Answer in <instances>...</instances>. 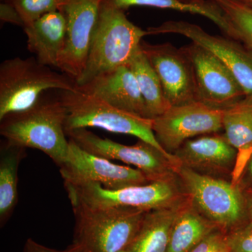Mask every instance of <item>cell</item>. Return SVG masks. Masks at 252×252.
Masks as SVG:
<instances>
[{
	"mask_svg": "<svg viewBox=\"0 0 252 252\" xmlns=\"http://www.w3.org/2000/svg\"><path fill=\"white\" fill-rule=\"evenodd\" d=\"M66 117L67 111L59 94L51 97L45 94L32 108L0 120V135L11 143L44 152L61 167L69 148Z\"/></svg>",
	"mask_w": 252,
	"mask_h": 252,
	"instance_id": "cell-1",
	"label": "cell"
},
{
	"mask_svg": "<svg viewBox=\"0 0 252 252\" xmlns=\"http://www.w3.org/2000/svg\"><path fill=\"white\" fill-rule=\"evenodd\" d=\"M148 35L131 22L126 11L102 2L94 28L84 72L76 86L85 84L97 74L127 65Z\"/></svg>",
	"mask_w": 252,
	"mask_h": 252,
	"instance_id": "cell-2",
	"label": "cell"
},
{
	"mask_svg": "<svg viewBox=\"0 0 252 252\" xmlns=\"http://www.w3.org/2000/svg\"><path fill=\"white\" fill-rule=\"evenodd\" d=\"M74 79L35 57L14 58L0 64V120L35 106L49 91H72Z\"/></svg>",
	"mask_w": 252,
	"mask_h": 252,
	"instance_id": "cell-3",
	"label": "cell"
},
{
	"mask_svg": "<svg viewBox=\"0 0 252 252\" xmlns=\"http://www.w3.org/2000/svg\"><path fill=\"white\" fill-rule=\"evenodd\" d=\"M74 241L86 252H120L128 248L146 211L128 207H94L72 203Z\"/></svg>",
	"mask_w": 252,
	"mask_h": 252,
	"instance_id": "cell-4",
	"label": "cell"
},
{
	"mask_svg": "<svg viewBox=\"0 0 252 252\" xmlns=\"http://www.w3.org/2000/svg\"><path fill=\"white\" fill-rule=\"evenodd\" d=\"M58 91L67 111L65 132L77 129L98 127L114 133L135 136L164 153L169 154L156 138L153 119L118 109L99 97L82 92L77 89V86L74 90Z\"/></svg>",
	"mask_w": 252,
	"mask_h": 252,
	"instance_id": "cell-5",
	"label": "cell"
},
{
	"mask_svg": "<svg viewBox=\"0 0 252 252\" xmlns=\"http://www.w3.org/2000/svg\"><path fill=\"white\" fill-rule=\"evenodd\" d=\"M177 176L195 207L222 231L228 234L249 221L243 190L231 180L182 166Z\"/></svg>",
	"mask_w": 252,
	"mask_h": 252,
	"instance_id": "cell-6",
	"label": "cell"
},
{
	"mask_svg": "<svg viewBox=\"0 0 252 252\" xmlns=\"http://www.w3.org/2000/svg\"><path fill=\"white\" fill-rule=\"evenodd\" d=\"M64 187L71 203L94 207H128L147 212L174 206L187 198L177 175L115 190L98 183L64 184Z\"/></svg>",
	"mask_w": 252,
	"mask_h": 252,
	"instance_id": "cell-7",
	"label": "cell"
},
{
	"mask_svg": "<svg viewBox=\"0 0 252 252\" xmlns=\"http://www.w3.org/2000/svg\"><path fill=\"white\" fill-rule=\"evenodd\" d=\"M66 135L86 152L109 160H120L138 169L149 182L177 175L181 167L173 154L164 153L144 141L139 140L135 145H124L99 137L87 128L69 131Z\"/></svg>",
	"mask_w": 252,
	"mask_h": 252,
	"instance_id": "cell-8",
	"label": "cell"
},
{
	"mask_svg": "<svg viewBox=\"0 0 252 252\" xmlns=\"http://www.w3.org/2000/svg\"><path fill=\"white\" fill-rule=\"evenodd\" d=\"M223 129V110L200 102L173 106L153 119L156 138L167 153L173 154L186 141L218 133Z\"/></svg>",
	"mask_w": 252,
	"mask_h": 252,
	"instance_id": "cell-9",
	"label": "cell"
},
{
	"mask_svg": "<svg viewBox=\"0 0 252 252\" xmlns=\"http://www.w3.org/2000/svg\"><path fill=\"white\" fill-rule=\"evenodd\" d=\"M69 140L67 158L60 167L64 184L98 183L104 188L115 190L150 182L138 169L114 163L109 159L86 152L74 141Z\"/></svg>",
	"mask_w": 252,
	"mask_h": 252,
	"instance_id": "cell-10",
	"label": "cell"
},
{
	"mask_svg": "<svg viewBox=\"0 0 252 252\" xmlns=\"http://www.w3.org/2000/svg\"><path fill=\"white\" fill-rule=\"evenodd\" d=\"M104 0H61L59 11L67 23L65 46L58 69L74 81L87 61L99 9Z\"/></svg>",
	"mask_w": 252,
	"mask_h": 252,
	"instance_id": "cell-11",
	"label": "cell"
},
{
	"mask_svg": "<svg viewBox=\"0 0 252 252\" xmlns=\"http://www.w3.org/2000/svg\"><path fill=\"white\" fill-rule=\"evenodd\" d=\"M148 34H176L211 52L230 69L246 97L252 96V54L228 36L212 35L196 24L168 21L147 30Z\"/></svg>",
	"mask_w": 252,
	"mask_h": 252,
	"instance_id": "cell-12",
	"label": "cell"
},
{
	"mask_svg": "<svg viewBox=\"0 0 252 252\" xmlns=\"http://www.w3.org/2000/svg\"><path fill=\"white\" fill-rule=\"evenodd\" d=\"M182 48L193 65L198 102L224 110L242 100L241 86L215 55L193 42Z\"/></svg>",
	"mask_w": 252,
	"mask_h": 252,
	"instance_id": "cell-13",
	"label": "cell"
},
{
	"mask_svg": "<svg viewBox=\"0 0 252 252\" xmlns=\"http://www.w3.org/2000/svg\"><path fill=\"white\" fill-rule=\"evenodd\" d=\"M140 47L160 79L171 107L198 101L193 65L183 48L177 49L170 43L152 44L143 40Z\"/></svg>",
	"mask_w": 252,
	"mask_h": 252,
	"instance_id": "cell-14",
	"label": "cell"
},
{
	"mask_svg": "<svg viewBox=\"0 0 252 252\" xmlns=\"http://www.w3.org/2000/svg\"><path fill=\"white\" fill-rule=\"evenodd\" d=\"M173 155L181 166L205 175L231 178L237 152L224 135L213 133L186 141Z\"/></svg>",
	"mask_w": 252,
	"mask_h": 252,
	"instance_id": "cell-15",
	"label": "cell"
},
{
	"mask_svg": "<svg viewBox=\"0 0 252 252\" xmlns=\"http://www.w3.org/2000/svg\"><path fill=\"white\" fill-rule=\"evenodd\" d=\"M76 86L118 109L149 119L138 84L127 65L100 73L85 84Z\"/></svg>",
	"mask_w": 252,
	"mask_h": 252,
	"instance_id": "cell-16",
	"label": "cell"
},
{
	"mask_svg": "<svg viewBox=\"0 0 252 252\" xmlns=\"http://www.w3.org/2000/svg\"><path fill=\"white\" fill-rule=\"evenodd\" d=\"M30 52L41 64L59 67L67 36L65 18L59 11L43 15L23 28Z\"/></svg>",
	"mask_w": 252,
	"mask_h": 252,
	"instance_id": "cell-17",
	"label": "cell"
},
{
	"mask_svg": "<svg viewBox=\"0 0 252 252\" xmlns=\"http://www.w3.org/2000/svg\"><path fill=\"white\" fill-rule=\"evenodd\" d=\"M223 130L225 138L237 152L230 180L239 186L252 156V96L223 110Z\"/></svg>",
	"mask_w": 252,
	"mask_h": 252,
	"instance_id": "cell-18",
	"label": "cell"
},
{
	"mask_svg": "<svg viewBox=\"0 0 252 252\" xmlns=\"http://www.w3.org/2000/svg\"><path fill=\"white\" fill-rule=\"evenodd\" d=\"M174 206L145 212L140 229L129 245L131 252H167L174 223L187 200Z\"/></svg>",
	"mask_w": 252,
	"mask_h": 252,
	"instance_id": "cell-19",
	"label": "cell"
},
{
	"mask_svg": "<svg viewBox=\"0 0 252 252\" xmlns=\"http://www.w3.org/2000/svg\"><path fill=\"white\" fill-rule=\"evenodd\" d=\"M220 229L187 200L176 219L167 252H189L214 230Z\"/></svg>",
	"mask_w": 252,
	"mask_h": 252,
	"instance_id": "cell-20",
	"label": "cell"
},
{
	"mask_svg": "<svg viewBox=\"0 0 252 252\" xmlns=\"http://www.w3.org/2000/svg\"><path fill=\"white\" fill-rule=\"evenodd\" d=\"M104 2L124 11L132 6H149L200 15L215 23L225 35L234 39L233 31L223 11L213 0H104Z\"/></svg>",
	"mask_w": 252,
	"mask_h": 252,
	"instance_id": "cell-21",
	"label": "cell"
},
{
	"mask_svg": "<svg viewBox=\"0 0 252 252\" xmlns=\"http://www.w3.org/2000/svg\"><path fill=\"white\" fill-rule=\"evenodd\" d=\"M26 148L4 140L0 147V224L4 226L18 203V171Z\"/></svg>",
	"mask_w": 252,
	"mask_h": 252,
	"instance_id": "cell-22",
	"label": "cell"
},
{
	"mask_svg": "<svg viewBox=\"0 0 252 252\" xmlns=\"http://www.w3.org/2000/svg\"><path fill=\"white\" fill-rule=\"evenodd\" d=\"M135 76L145 102L149 119L161 115L171 106L164 94L160 79L141 47L127 64Z\"/></svg>",
	"mask_w": 252,
	"mask_h": 252,
	"instance_id": "cell-23",
	"label": "cell"
},
{
	"mask_svg": "<svg viewBox=\"0 0 252 252\" xmlns=\"http://www.w3.org/2000/svg\"><path fill=\"white\" fill-rule=\"evenodd\" d=\"M223 11L234 39L243 41L252 50V6L230 0H213Z\"/></svg>",
	"mask_w": 252,
	"mask_h": 252,
	"instance_id": "cell-24",
	"label": "cell"
},
{
	"mask_svg": "<svg viewBox=\"0 0 252 252\" xmlns=\"http://www.w3.org/2000/svg\"><path fill=\"white\" fill-rule=\"evenodd\" d=\"M3 1L9 3L14 8L25 26L43 15L59 11L61 0H4Z\"/></svg>",
	"mask_w": 252,
	"mask_h": 252,
	"instance_id": "cell-25",
	"label": "cell"
},
{
	"mask_svg": "<svg viewBox=\"0 0 252 252\" xmlns=\"http://www.w3.org/2000/svg\"><path fill=\"white\" fill-rule=\"evenodd\" d=\"M189 252H232L228 234L221 230H214Z\"/></svg>",
	"mask_w": 252,
	"mask_h": 252,
	"instance_id": "cell-26",
	"label": "cell"
},
{
	"mask_svg": "<svg viewBox=\"0 0 252 252\" xmlns=\"http://www.w3.org/2000/svg\"><path fill=\"white\" fill-rule=\"evenodd\" d=\"M232 252H252V223L248 221L228 234Z\"/></svg>",
	"mask_w": 252,
	"mask_h": 252,
	"instance_id": "cell-27",
	"label": "cell"
},
{
	"mask_svg": "<svg viewBox=\"0 0 252 252\" xmlns=\"http://www.w3.org/2000/svg\"><path fill=\"white\" fill-rule=\"evenodd\" d=\"M23 252H86L82 248L76 244L72 243V245L68 247L64 250H57L51 249L36 243L32 238L28 239L25 244Z\"/></svg>",
	"mask_w": 252,
	"mask_h": 252,
	"instance_id": "cell-28",
	"label": "cell"
},
{
	"mask_svg": "<svg viewBox=\"0 0 252 252\" xmlns=\"http://www.w3.org/2000/svg\"><path fill=\"white\" fill-rule=\"evenodd\" d=\"M0 18L4 23H10L23 28V23L17 11L11 5L6 1H3L0 6Z\"/></svg>",
	"mask_w": 252,
	"mask_h": 252,
	"instance_id": "cell-29",
	"label": "cell"
},
{
	"mask_svg": "<svg viewBox=\"0 0 252 252\" xmlns=\"http://www.w3.org/2000/svg\"><path fill=\"white\" fill-rule=\"evenodd\" d=\"M239 187L243 190L252 189V156L244 170L243 176L239 183Z\"/></svg>",
	"mask_w": 252,
	"mask_h": 252,
	"instance_id": "cell-30",
	"label": "cell"
},
{
	"mask_svg": "<svg viewBox=\"0 0 252 252\" xmlns=\"http://www.w3.org/2000/svg\"><path fill=\"white\" fill-rule=\"evenodd\" d=\"M249 221L252 223V189L243 190Z\"/></svg>",
	"mask_w": 252,
	"mask_h": 252,
	"instance_id": "cell-31",
	"label": "cell"
},
{
	"mask_svg": "<svg viewBox=\"0 0 252 252\" xmlns=\"http://www.w3.org/2000/svg\"><path fill=\"white\" fill-rule=\"evenodd\" d=\"M230 1H235V2L241 3V4L252 5V0H230Z\"/></svg>",
	"mask_w": 252,
	"mask_h": 252,
	"instance_id": "cell-32",
	"label": "cell"
},
{
	"mask_svg": "<svg viewBox=\"0 0 252 252\" xmlns=\"http://www.w3.org/2000/svg\"><path fill=\"white\" fill-rule=\"evenodd\" d=\"M131 252L130 250H128V249L126 248L125 250H122V252Z\"/></svg>",
	"mask_w": 252,
	"mask_h": 252,
	"instance_id": "cell-33",
	"label": "cell"
},
{
	"mask_svg": "<svg viewBox=\"0 0 252 252\" xmlns=\"http://www.w3.org/2000/svg\"><path fill=\"white\" fill-rule=\"evenodd\" d=\"M192 1H203V0H192Z\"/></svg>",
	"mask_w": 252,
	"mask_h": 252,
	"instance_id": "cell-34",
	"label": "cell"
},
{
	"mask_svg": "<svg viewBox=\"0 0 252 252\" xmlns=\"http://www.w3.org/2000/svg\"><path fill=\"white\" fill-rule=\"evenodd\" d=\"M1 1H4V0H1Z\"/></svg>",
	"mask_w": 252,
	"mask_h": 252,
	"instance_id": "cell-35",
	"label": "cell"
}]
</instances>
